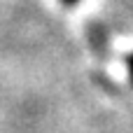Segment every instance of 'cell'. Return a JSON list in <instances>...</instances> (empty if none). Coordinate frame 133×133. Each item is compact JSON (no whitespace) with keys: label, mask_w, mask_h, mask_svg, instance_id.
Returning a JSON list of instances; mask_svg holds the SVG:
<instances>
[{"label":"cell","mask_w":133,"mask_h":133,"mask_svg":"<svg viewBox=\"0 0 133 133\" xmlns=\"http://www.w3.org/2000/svg\"><path fill=\"white\" fill-rule=\"evenodd\" d=\"M126 63H129V70H131V77H133V54L126 56Z\"/></svg>","instance_id":"1"},{"label":"cell","mask_w":133,"mask_h":133,"mask_svg":"<svg viewBox=\"0 0 133 133\" xmlns=\"http://www.w3.org/2000/svg\"><path fill=\"white\" fill-rule=\"evenodd\" d=\"M61 2H63V5H75L77 0H61Z\"/></svg>","instance_id":"2"}]
</instances>
